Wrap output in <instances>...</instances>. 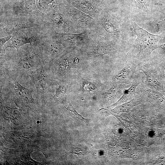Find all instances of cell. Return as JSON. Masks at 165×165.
<instances>
[{
  "label": "cell",
  "instance_id": "28",
  "mask_svg": "<svg viewBox=\"0 0 165 165\" xmlns=\"http://www.w3.org/2000/svg\"><path fill=\"white\" fill-rule=\"evenodd\" d=\"M153 3L156 5L161 4L165 1V0H152Z\"/></svg>",
  "mask_w": 165,
  "mask_h": 165
},
{
  "label": "cell",
  "instance_id": "26",
  "mask_svg": "<svg viewBox=\"0 0 165 165\" xmlns=\"http://www.w3.org/2000/svg\"><path fill=\"white\" fill-rule=\"evenodd\" d=\"M141 8L147 11H149L148 0H134Z\"/></svg>",
  "mask_w": 165,
  "mask_h": 165
},
{
  "label": "cell",
  "instance_id": "22",
  "mask_svg": "<svg viewBox=\"0 0 165 165\" xmlns=\"http://www.w3.org/2000/svg\"><path fill=\"white\" fill-rule=\"evenodd\" d=\"M64 106L70 116L75 120L84 123H89L90 122V119L85 118L81 115L79 114L71 103H69L67 108Z\"/></svg>",
  "mask_w": 165,
  "mask_h": 165
},
{
  "label": "cell",
  "instance_id": "8",
  "mask_svg": "<svg viewBox=\"0 0 165 165\" xmlns=\"http://www.w3.org/2000/svg\"><path fill=\"white\" fill-rule=\"evenodd\" d=\"M58 10L72 24L79 33L86 31H94L95 20L66 2L58 3Z\"/></svg>",
  "mask_w": 165,
  "mask_h": 165
},
{
  "label": "cell",
  "instance_id": "11",
  "mask_svg": "<svg viewBox=\"0 0 165 165\" xmlns=\"http://www.w3.org/2000/svg\"><path fill=\"white\" fill-rule=\"evenodd\" d=\"M94 31H86L79 33H60L54 31H48L50 36L58 42L66 50H81L88 43Z\"/></svg>",
  "mask_w": 165,
  "mask_h": 165
},
{
  "label": "cell",
  "instance_id": "20",
  "mask_svg": "<svg viewBox=\"0 0 165 165\" xmlns=\"http://www.w3.org/2000/svg\"><path fill=\"white\" fill-rule=\"evenodd\" d=\"M141 82L132 84L130 87L124 91L122 97L116 103L108 107L121 105L134 98L135 94L136 88Z\"/></svg>",
  "mask_w": 165,
  "mask_h": 165
},
{
  "label": "cell",
  "instance_id": "7",
  "mask_svg": "<svg viewBox=\"0 0 165 165\" xmlns=\"http://www.w3.org/2000/svg\"><path fill=\"white\" fill-rule=\"evenodd\" d=\"M83 56L79 49L66 50L50 64L54 79L63 82L68 77L73 65L79 62Z\"/></svg>",
  "mask_w": 165,
  "mask_h": 165
},
{
  "label": "cell",
  "instance_id": "12",
  "mask_svg": "<svg viewBox=\"0 0 165 165\" xmlns=\"http://www.w3.org/2000/svg\"><path fill=\"white\" fill-rule=\"evenodd\" d=\"M47 31L45 29L33 28L23 29L16 31L12 35V38L0 50V53L5 54L8 48H15L18 50L24 45L36 42L44 36Z\"/></svg>",
  "mask_w": 165,
  "mask_h": 165
},
{
  "label": "cell",
  "instance_id": "4",
  "mask_svg": "<svg viewBox=\"0 0 165 165\" xmlns=\"http://www.w3.org/2000/svg\"><path fill=\"white\" fill-rule=\"evenodd\" d=\"M95 20L97 34L109 40L119 43L123 38L121 22L116 15L105 9Z\"/></svg>",
  "mask_w": 165,
  "mask_h": 165
},
{
  "label": "cell",
  "instance_id": "2",
  "mask_svg": "<svg viewBox=\"0 0 165 165\" xmlns=\"http://www.w3.org/2000/svg\"><path fill=\"white\" fill-rule=\"evenodd\" d=\"M83 57H114L124 51L119 43L107 39L95 32L86 45L80 50Z\"/></svg>",
  "mask_w": 165,
  "mask_h": 165
},
{
  "label": "cell",
  "instance_id": "17",
  "mask_svg": "<svg viewBox=\"0 0 165 165\" xmlns=\"http://www.w3.org/2000/svg\"><path fill=\"white\" fill-rule=\"evenodd\" d=\"M136 94L144 101L152 103L160 104L165 100V93L152 89L142 81L137 86Z\"/></svg>",
  "mask_w": 165,
  "mask_h": 165
},
{
  "label": "cell",
  "instance_id": "5",
  "mask_svg": "<svg viewBox=\"0 0 165 165\" xmlns=\"http://www.w3.org/2000/svg\"><path fill=\"white\" fill-rule=\"evenodd\" d=\"M0 38L11 35L23 29L46 30L43 20L28 16L0 15Z\"/></svg>",
  "mask_w": 165,
  "mask_h": 165
},
{
  "label": "cell",
  "instance_id": "6",
  "mask_svg": "<svg viewBox=\"0 0 165 165\" xmlns=\"http://www.w3.org/2000/svg\"><path fill=\"white\" fill-rule=\"evenodd\" d=\"M138 68L144 74V81L149 87L165 93V67L157 61L151 58L142 61H138Z\"/></svg>",
  "mask_w": 165,
  "mask_h": 165
},
{
  "label": "cell",
  "instance_id": "29",
  "mask_svg": "<svg viewBox=\"0 0 165 165\" xmlns=\"http://www.w3.org/2000/svg\"><path fill=\"white\" fill-rule=\"evenodd\" d=\"M163 46H162L161 48L160 53L162 54H165V43L163 45Z\"/></svg>",
  "mask_w": 165,
  "mask_h": 165
},
{
  "label": "cell",
  "instance_id": "18",
  "mask_svg": "<svg viewBox=\"0 0 165 165\" xmlns=\"http://www.w3.org/2000/svg\"><path fill=\"white\" fill-rule=\"evenodd\" d=\"M131 85L113 83L110 88L103 93L102 97L104 101L106 104L110 103L122 96L124 91Z\"/></svg>",
  "mask_w": 165,
  "mask_h": 165
},
{
  "label": "cell",
  "instance_id": "23",
  "mask_svg": "<svg viewBox=\"0 0 165 165\" xmlns=\"http://www.w3.org/2000/svg\"><path fill=\"white\" fill-rule=\"evenodd\" d=\"M82 89L85 92H90L94 91L96 89V85L89 81H84L82 84Z\"/></svg>",
  "mask_w": 165,
  "mask_h": 165
},
{
  "label": "cell",
  "instance_id": "30",
  "mask_svg": "<svg viewBox=\"0 0 165 165\" xmlns=\"http://www.w3.org/2000/svg\"><path fill=\"white\" fill-rule=\"evenodd\" d=\"M76 0H65V2H67L69 3H71L73 2Z\"/></svg>",
  "mask_w": 165,
  "mask_h": 165
},
{
  "label": "cell",
  "instance_id": "10",
  "mask_svg": "<svg viewBox=\"0 0 165 165\" xmlns=\"http://www.w3.org/2000/svg\"><path fill=\"white\" fill-rule=\"evenodd\" d=\"M45 13L43 22L47 31L60 33H79L64 14L58 10H54L51 5Z\"/></svg>",
  "mask_w": 165,
  "mask_h": 165
},
{
  "label": "cell",
  "instance_id": "21",
  "mask_svg": "<svg viewBox=\"0 0 165 165\" xmlns=\"http://www.w3.org/2000/svg\"><path fill=\"white\" fill-rule=\"evenodd\" d=\"M58 86L56 89L55 93L53 98L57 102L62 101L66 97L68 91V86L64 84L58 83Z\"/></svg>",
  "mask_w": 165,
  "mask_h": 165
},
{
  "label": "cell",
  "instance_id": "27",
  "mask_svg": "<svg viewBox=\"0 0 165 165\" xmlns=\"http://www.w3.org/2000/svg\"><path fill=\"white\" fill-rule=\"evenodd\" d=\"M12 36L10 35L0 38V49L1 50L5 43L12 38Z\"/></svg>",
  "mask_w": 165,
  "mask_h": 165
},
{
  "label": "cell",
  "instance_id": "31",
  "mask_svg": "<svg viewBox=\"0 0 165 165\" xmlns=\"http://www.w3.org/2000/svg\"></svg>",
  "mask_w": 165,
  "mask_h": 165
},
{
  "label": "cell",
  "instance_id": "25",
  "mask_svg": "<svg viewBox=\"0 0 165 165\" xmlns=\"http://www.w3.org/2000/svg\"><path fill=\"white\" fill-rule=\"evenodd\" d=\"M70 152L72 153L76 154L78 156H84L87 154V152L82 148L77 147L75 146H72L71 148Z\"/></svg>",
  "mask_w": 165,
  "mask_h": 165
},
{
  "label": "cell",
  "instance_id": "19",
  "mask_svg": "<svg viewBox=\"0 0 165 165\" xmlns=\"http://www.w3.org/2000/svg\"><path fill=\"white\" fill-rule=\"evenodd\" d=\"M145 101L135 93L134 97L130 101L122 105H117L110 111L112 113L119 114L126 112L133 107L143 103Z\"/></svg>",
  "mask_w": 165,
  "mask_h": 165
},
{
  "label": "cell",
  "instance_id": "32",
  "mask_svg": "<svg viewBox=\"0 0 165 165\" xmlns=\"http://www.w3.org/2000/svg\"><path fill=\"white\" fill-rule=\"evenodd\" d=\"M14 0H13V1H14Z\"/></svg>",
  "mask_w": 165,
  "mask_h": 165
},
{
  "label": "cell",
  "instance_id": "15",
  "mask_svg": "<svg viewBox=\"0 0 165 165\" xmlns=\"http://www.w3.org/2000/svg\"><path fill=\"white\" fill-rule=\"evenodd\" d=\"M139 71L138 61L134 57L130 58L124 67L114 75L112 81L113 83L130 85L141 82L143 80L139 78L138 73Z\"/></svg>",
  "mask_w": 165,
  "mask_h": 165
},
{
  "label": "cell",
  "instance_id": "16",
  "mask_svg": "<svg viewBox=\"0 0 165 165\" xmlns=\"http://www.w3.org/2000/svg\"><path fill=\"white\" fill-rule=\"evenodd\" d=\"M71 3L94 19L105 9L101 0H76Z\"/></svg>",
  "mask_w": 165,
  "mask_h": 165
},
{
  "label": "cell",
  "instance_id": "24",
  "mask_svg": "<svg viewBox=\"0 0 165 165\" xmlns=\"http://www.w3.org/2000/svg\"><path fill=\"white\" fill-rule=\"evenodd\" d=\"M38 4L39 6L43 9H47L50 6L49 5L51 4L52 6L54 7L58 3L55 1V0H39Z\"/></svg>",
  "mask_w": 165,
  "mask_h": 165
},
{
  "label": "cell",
  "instance_id": "9",
  "mask_svg": "<svg viewBox=\"0 0 165 165\" xmlns=\"http://www.w3.org/2000/svg\"><path fill=\"white\" fill-rule=\"evenodd\" d=\"M28 75L35 86L37 98L44 100L52 96L55 80L49 64H43Z\"/></svg>",
  "mask_w": 165,
  "mask_h": 165
},
{
  "label": "cell",
  "instance_id": "14",
  "mask_svg": "<svg viewBox=\"0 0 165 165\" xmlns=\"http://www.w3.org/2000/svg\"><path fill=\"white\" fill-rule=\"evenodd\" d=\"M9 8L1 10L0 15L28 16L43 21L45 13L37 8L35 0H14Z\"/></svg>",
  "mask_w": 165,
  "mask_h": 165
},
{
  "label": "cell",
  "instance_id": "1",
  "mask_svg": "<svg viewBox=\"0 0 165 165\" xmlns=\"http://www.w3.org/2000/svg\"><path fill=\"white\" fill-rule=\"evenodd\" d=\"M45 63L32 43L22 46L12 56L0 54V68L20 79Z\"/></svg>",
  "mask_w": 165,
  "mask_h": 165
},
{
  "label": "cell",
  "instance_id": "3",
  "mask_svg": "<svg viewBox=\"0 0 165 165\" xmlns=\"http://www.w3.org/2000/svg\"><path fill=\"white\" fill-rule=\"evenodd\" d=\"M132 28L136 36L135 44L140 47L138 53L134 58L139 61L148 60L152 52L161 47L165 43V35L152 34L134 22Z\"/></svg>",
  "mask_w": 165,
  "mask_h": 165
},
{
  "label": "cell",
  "instance_id": "13",
  "mask_svg": "<svg viewBox=\"0 0 165 165\" xmlns=\"http://www.w3.org/2000/svg\"><path fill=\"white\" fill-rule=\"evenodd\" d=\"M32 44L43 61L49 64L66 50L61 44L52 38L47 31L42 38Z\"/></svg>",
  "mask_w": 165,
  "mask_h": 165
}]
</instances>
